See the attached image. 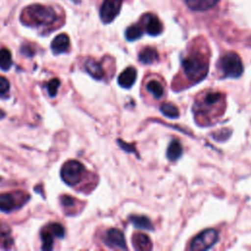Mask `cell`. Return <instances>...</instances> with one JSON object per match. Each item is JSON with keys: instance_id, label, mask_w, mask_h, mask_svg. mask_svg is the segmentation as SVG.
I'll return each instance as SVG.
<instances>
[{"instance_id": "obj_8", "label": "cell", "mask_w": 251, "mask_h": 251, "mask_svg": "<svg viewBox=\"0 0 251 251\" xmlns=\"http://www.w3.org/2000/svg\"><path fill=\"white\" fill-rule=\"evenodd\" d=\"M23 193L18 192H6L0 194V210L5 213H9L24 204Z\"/></svg>"}, {"instance_id": "obj_16", "label": "cell", "mask_w": 251, "mask_h": 251, "mask_svg": "<svg viewBox=\"0 0 251 251\" xmlns=\"http://www.w3.org/2000/svg\"><path fill=\"white\" fill-rule=\"evenodd\" d=\"M158 57V52L152 47H145L138 54V59L143 64H152L157 61Z\"/></svg>"}, {"instance_id": "obj_15", "label": "cell", "mask_w": 251, "mask_h": 251, "mask_svg": "<svg viewBox=\"0 0 251 251\" xmlns=\"http://www.w3.org/2000/svg\"><path fill=\"white\" fill-rule=\"evenodd\" d=\"M132 244L136 250L149 251L152 249V242L144 233H134L132 236Z\"/></svg>"}, {"instance_id": "obj_18", "label": "cell", "mask_w": 251, "mask_h": 251, "mask_svg": "<svg viewBox=\"0 0 251 251\" xmlns=\"http://www.w3.org/2000/svg\"><path fill=\"white\" fill-rule=\"evenodd\" d=\"M146 89L150 92L156 99H160L163 97L165 89L163 84L157 79H151L146 83Z\"/></svg>"}, {"instance_id": "obj_27", "label": "cell", "mask_w": 251, "mask_h": 251, "mask_svg": "<svg viewBox=\"0 0 251 251\" xmlns=\"http://www.w3.org/2000/svg\"><path fill=\"white\" fill-rule=\"evenodd\" d=\"M9 88H10L9 80L4 76H0V95H4L5 93H7Z\"/></svg>"}, {"instance_id": "obj_13", "label": "cell", "mask_w": 251, "mask_h": 251, "mask_svg": "<svg viewBox=\"0 0 251 251\" xmlns=\"http://www.w3.org/2000/svg\"><path fill=\"white\" fill-rule=\"evenodd\" d=\"M86 72L95 79H102L104 77V70L102 65L94 59H88L84 63Z\"/></svg>"}, {"instance_id": "obj_19", "label": "cell", "mask_w": 251, "mask_h": 251, "mask_svg": "<svg viewBox=\"0 0 251 251\" xmlns=\"http://www.w3.org/2000/svg\"><path fill=\"white\" fill-rule=\"evenodd\" d=\"M182 155V146L178 140H173L167 150V157L171 161L177 160Z\"/></svg>"}, {"instance_id": "obj_25", "label": "cell", "mask_w": 251, "mask_h": 251, "mask_svg": "<svg viewBox=\"0 0 251 251\" xmlns=\"http://www.w3.org/2000/svg\"><path fill=\"white\" fill-rule=\"evenodd\" d=\"M48 228L51 230V232L53 233V235L55 237H63L65 234V229L63 227L62 225H60L59 223H52L48 226Z\"/></svg>"}, {"instance_id": "obj_10", "label": "cell", "mask_w": 251, "mask_h": 251, "mask_svg": "<svg viewBox=\"0 0 251 251\" xmlns=\"http://www.w3.org/2000/svg\"><path fill=\"white\" fill-rule=\"evenodd\" d=\"M142 22L144 24L145 31L151 36H157L163 30L162 23L160 22L158 17L153 15V14L144 15V17L142 19Z\"/></svg>"}, {"instance_id": "obj_7", "label": "cell", "mask_w": 251, "mask_h": 251, "mask_svg": "<svg viewBox=\"0 0 251 251\" xmlns=\"http://www.w3.org/2000/svg\"><path fill=\"white\" fill-rule=\"evenodd\" d=\"M124 0H104L100 7V19L104 24L113 22L120 14Z\"/></svg>"}, {"instance_id": "obj_12", "label": "cell", "mask_w": 251, "mask_h": 251, "mask_svg": "<svg viewBox=\"0 0 251 251\" xmlns=\"http://www.w3.org/2000/svg\"><path fill=\"white\" fill-rule=\"evenodd\" d=\"M70 46V38L67 34H58L51 42V50L54 54H61L66 52Z\"/></svg>"}, {"instance_id": "obj_26", "label": "cell", "mask_w": 251, "mask_h": 251, "mask_svg": "<svg viewBox=\"0 0 251 251\" xmlns=\"http://www.w3.org/2000/svg\"><path fill=\"white\" fill-rule=\"evenodd\" d=\"M59 86H60V80L56 77H54V78H52L51 80L48 81L47 90H48V93L51 97H54L57 94Z\"/></svg>"}, {"instance_id": "obj_28", "label": "cell", "mask_w": 251, "mask_h": 251, "mask_svg": "<svg viewBox=\"0 0 251 251\" xmlns=\"http://www.w3.org/2000/svg\"><path fill=\"white\" fill-rule=\"evenodd\" d=\"M61 202L64 206L66 207H71V206H74L75 205V199L69 195H64L62 198H61Z\"/></svg>"}, {"instance_id": "obj_14", "label": "cell", "mask_w": 251, "mask_h": 251, "mask_svg": "<svg viewBox=\"0 0 251 251\" xmlns=\"http://www.w3.org/2000/svg\"><path fill=\"white\" fill-rule=\"evenodd\" d=\"M219 0H185L187 7L192 11H207L218 4Z\"/></svg>"}, {"instance_id": "obj_22", "label": "cell", "mask_w": 251, "mask_h": 251, "mask_svg": "<svg viewBox=\"0 0 251 251\" xmlns=\"http://www.w3.org/2000/svg\"><path fill=\"white\" fill-rule=\"evenodd\" d=\"M161 112L171 119H176L179 117V111L176 105L173 103H163L160 107Z\"/></svg>"}, {"instance_id": "obj_3", "label": "cell", "mask_w": 251, "mask_h": 251, "mask_svg": "<svg viewBox=\"0 0 251 251\" xmlns=\"http://www.w3.org/2000/svg\"><path fill=\"white\" fill-rule=\"evenodd\" d=\"M23 15L25 20V24L33 26L49 25L57 19V15L51 7L41 4H32L27 6L23 11Z\"/></svg>"}, {"instance_id": "obj_2", "label": "cell", "mask_w": 251, "mask_h": 251, "mask_svg": "<svg viewBox=\"0 0 251 251\" xmlns=\"http://www.w3.org/2000/svg\"><path fill=\"white\" fill-rule=\"evenodd\" d=\"M209 59L200 52H193L181 61V71L185 79L191 84L201 81L208 74Z\"/></svg>"}, {"instance_id": "obj_4", "label": "cell", "mask_w": 251, "mask_h": 251, "mask_svg": "<svg viewBox=\"0 0 251 251\" xmlns=\"http://www.w3.org/2000/svg\"><path fill=\"white\" fill-rule=\"evenodd\" d=\"M219 67L224 77L236 78L243 73L242 61L235 52H228L225 54L219 62Z\"/></svg>"}, {"instance_id": "obj_9", "label": "cell", "mask_w": 251, "mask_h": 251, "mask_svg": "<svg viewBox=\"0 0 251 251\" xmlns=\"http://www.w3.org/2000/svg\"><path fill=\"white\" fill-rule=\"evenodd\" d=\"M103 240L106 245L111 248H118V249H126V239L124 233L117 228H110L106 231Z\"/></svg>"}, {"instance_id": "obj_21", "label": "cell", "mask_w": 251, "mask_h": 251, "mask_svg": "<svg viewBox=\"0 0 251 251\" xmlns=\"http://www.w3.org/2000/svg\"><path fill=\"white\" fill-rule=\"evenodd\" d=\"M12 66V55L11 52L6 48L0 49V69L8 71Z\"/></svg>"}, {"instance_id": "obj_6", "label": "cell", "mask_w": 251, "mask_h": 251, "mask_svg": "<svg viewBox=\"0 0 251 251\" xmlns=\"http://www.w3.org/2000/svg\"><path fill=\"white\" fill-rule=\"evenodd\" d=\"M219 238V233L214 228H209L201 231L197 236H195L189 245L190 250H207L211 248Z\"/></svg>"}, {"instance_id": "obj_11", "label": "cell", "mask_w": 251, "mask_h": 251, "mask_svg": "<svg viewBox=\"0 0 251 251\" xmlns=\"http://www.w3.org/2000/svg\"><path fill=\"white\" fill-rule=\"evenodd\" d=\"M136 79V70L133 67H127L120 74L118 77V83L124 88H129L133 85Z\"/></svg>"}, {"instance_id": "obj_23", "label": "cell", "mask_w": 251, "mask_h": 251, "mask_svg": "<svg viewBox=\"0 0 251 251\" xmlns=\"http://www.w3.org/2000/svg\"><path fill=\"white\" fill-rule=\"evenodd\" d=\"M53 239L54 235L48 226L41 230V240H42V249L43 250H50L53 246Z\"/></svg>"}, {"instance_id": "obj_29", "label": "cell", "mask_w": 251, "mask_h": 251, "mask_svg": "<svg viewBox=\"0 0 251 251\" xmlns=\"http://www.w3.org/2000/svg\"><path fill=\"white\" fill-rule=\"evenodd\" d=\"M118 143L120 144V146L122 147V149H124V150H126V151H127V152H135V148L133 147V145L128 144V143H126L125 141H123V140H121V139L118 140Z\"/></svg>"}, {"instance_id": "obj_17", "label": "cell", "mask_w": 251, "mask_h": 251, "mask_svg": "<svg viewBox=\"0 0 251 251\" xmlns=\"http://www.w3.org/2000/svg\"><path fill=\"white\" fill-rule=\"evenodd\" d=\"M129 222L136 227L141 229H148L153 230V225L150 222V220L145 216H138V215H132L129 217Z\"/></svg>"}, {"instance_id": "obj_5", "label": "cell", "mask_w": 251, "mask_h": 251, "mask_svg": "<svg viewBox=\"0 0 251 251\" xmlns=\"http://www.w3.org/2000/svg\"><path fill=\"white\" fill-rule=\"evenodd\" d=\"M84 173L83 165L75 160L68 161L63 165L61 170V177L69 185H75Z\"/></svg>"}, {"instance_id": "obj_20", "label": "cell", "mask_w": 251, "mask_h": 251, "mask_svg": "<svg viewBox=\"0 0 251 251\" xmlns=\"http://www.w3.org/2000/svg\"><path fill=\"white\" fill-rule=\"evenodd\" d=\"M143 34V30L139 25H129L125 32L126 38L128 41H134L138 38H140Z\"/></svg>"}, {"instance_id": "obj_24", "label": "cell", "mask_w": 251, "mask_h": 251, "mask_svg": "<svg viewBox=\"0 0 251 251\" xmlns=\"http://www.w3.org/2000/svg\"><path fill=\"white\" fill-rule=\"evenodd\" d=\"M0 244L4 247H9L12 244L10 228L8 226L2 224H0Z\"/></svg>"}, {"instance_id": "obj_1", "label": "cell", "mask_w": 251, "mask_h": 251, "mask_svg": "<svg viewBox=\"0 0 251 251\" xmlns=\"http://www.w3.org/2000/svg\"><path fill=\"white\" fill-rule=\"evenodd\" d=\"M193 112L199 124L212 123L225 112V95L219 91H207L199 95L194 103Z\"/></svg>"}, {"instance_id": "obj_30", "label": "cell", "mask_w": 251, "mask_h": 251, "mask_svg": "<svg viewBox=\"0 0 251 251\" xmlns=\"http://www.w3.org/2000/svg\"><path fill=\"white\" fill-rule=\"evenodd\" d=\"M4 116V112H2L1 110H0V118H2Z\"/></svg>"}]
</instances>
